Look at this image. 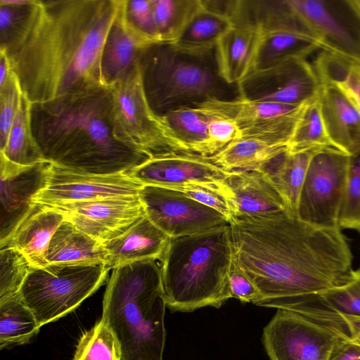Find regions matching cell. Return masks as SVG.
<instances>
[{"instance_id":"42","label":"cell","mask_w":360,"mask_h":360,"mask_svg":"<svg viewBox=\"0 0 360 360\" xmlns=\"http://www.w3.org/2000/svg\"><path fill=\"white\" fill-rule=\"evenodd\" d=\"M122 10L131 28L153 42H160L150 0H122Z\"/></svg>"},{"instance_id":"22","label":"cell","mask_w":360,"mask_h":360,"mask_svg":"<svg viewBox=\"0 0 360 360\" xmlns=\"http://www.w3.org/2000/svg\"><path fill=\"white\" fill-rule=\"evenodd\" d=\"M155 42L141 36L127 22L122 0L117 16L105 38L101 58L102 81L110 87L127 77L138 65L141 51Z\"/></svg>"},{"instance_id":"4","label":"cell","mask_w":360,"mask_h":360,"mask_svg":"<svg viewBox=\"0 0 360 360\" xmlns=\"http://www.w3.org/2000/svg\"><path fill=\"white\" fill-rule=\"evenodd\" d=\"M166 307L156 260L112 269L101 319L118 341L122 360H162Z\"/></svg>"},{"instance_id":"30","label":"cell","mask_w":360,"mask_h":360,"mask_svg":"<svg viewBox=\"0 0 360 360\" xmlns=\"http://www.w3.org/2000/svg\"><path fill=\"white\" fill-rule=\"evenodd\" d=\"M172 131L180 151L207 157L210 114L201 106H188L162 116Z\"/></svg>"},{"instance_id":"1","label":"cell","mask_w":360,"mask_h":360,"mask_svg":"<svg viewBox=\"0 0 360 360\" xmlns=\"http://www.w3.org/2000/svg\"><path fill=\"white\" fill-rule=\"evenodd\" d=\"M229 224L234 263L259 291L254 304L291 310L351 278L352 253L340 228L316 226L287 212L233 216Z\"/></svg>"},{"instance_id":"41","label":"cell","mask_w":360,"mask_h":360,"mask_svg":"<svg viewBox=\"0 0 360 360\" xmlns=\"http://www.w3.org/2000/svg\"><path fill=\"white\" fill-rule=\"evenodd\" d=\"M166 188V187H165ZM185 196L224 215L229 221L233 216L228 188L222 185L192 184L169 187Z\"/></svg>"},{"instance_id":"7","label":"cell","mask_w":360,"mask_h":360,"mask_svg":"<svg viewBox=\"0 0 360 360\" xmlns=\"http://www.w3.org/2000/svg\"><path fill=\"white\" fill-rule=\"evenodd\" d=\"M105 264H47L33 267L19 294L43 326L75 310L106 281Z\"/></svg>"},{"instance_id":"45","label":"cell","mask_w":360,"mask_h":360,"mask_svg":"<svg viewBox=\"0 0 360 360\" xmlns=\"http://www.w3.org/2000/svg\"><path fill=\"white\" fill-rule=\"evenodd\" d=\"M229 285L231 297L241 302L254 304L259 297V291L255 283L235 263L229 275Z\"/></svg>"},{"instance_id":"21","label":"cell","mask_w":360,"mask_h":360,"mask_svg":"<svg viewBox=\"0 0 360 360\" xmlns=\"http://www.w3.org/2000/svg\"><path fill=\"white\" fill-rule=\"evenodd\" d=\"M224 184L229 191L232 217L287 212L281 195L260 169L231 172Z\"/></svg>"},{"instance_id":"18","label":"cell","mask_w":360,"mask_h":360,"mask_svg":"<svg viewBox=\"0 0 360 360\" xmlns=\"http://www.w3.org/2000/svg\"><path fill=\"white\" fill-rule=\"evenodd\" d=\"M229 173L209 157L176 150L151 157L126 174L142 185L169 188L192 184L222 185Z\"/></svg>"},{"instance_id":"12","label":"cell","mask_w":360,"mask_h":360,"mask_svg":"<svg viewBox=\"0 0 360 360\" xmlns=\"http://www.w3.org/2000/svg\"><path fill=\"white\" fill-rule=\"evenodd\" d=\"M321 49L360 62V18L349 0H286Z\"/></svg>"},{"instance_id":"39","label":"cell","mask_w":360,"mask_h":360,"mask_svg":"<svg viewBox=\"0 0 360 360\" xmlns=\"http://www.w3.org/2000/svg\"><path fill=\"white\" fill-rule=\"evenodd\" d=\"M339 226L340 229L360 231V144L349 155L347 184Z\"/></svg>"},{"instance_id":"5","label":"cell","mask_w":360,"mask_h":360,"mask_svg":"<svg viewBox=\"0 0 360 360\" xmlns=\"http://www.w3.org/2000/svg\"><path fill=\"white\" fill-rule=\"evenodd\" d=\"M234 264L229 224L170 238L160 260L162 295L173 311L219 308L231 298L229 278Z\"/></svg>"},{"instance_id":"40","label":"cell","mask_w":360,"mask_h":360,"mask_svg":"<svg viewBox=\"0 0 360 360\" xmlns=\"http://www.w3.org/2000/svg\"><path fill=\"white\" fill-rule=\"evenodd\" d=\"M33 265L18 249L6 245L0 251V299L19 291Z\"/></svg>"},{"instance_id":"28","label":"cell","mask_w":360,"mask_h":360,"mask_svg":"<svg viewBox=\"0 0 360 360\" xmlns=\"http://www.w3.org/2000/svg\"><path fill=\"white\" fill-rule=\"evenodd\" d=\"M320 150L298 153L287 150L260 169L266 174L280 193L287 212L292 216L297 217L300 198L310 162Z\"/></svg>"},{"instance_id":"24","label":"cell","mask_w":360,"mask_h":360,"mask_svg":"<svg viewBox=\"0 0 360 360\" xmlns=\"http://www.w3.org/2000/svg\"><path fill=\"white\" fill-rule=\"evenodd\" d=\"M319 101L328 137L334 147L348 155L360 144V110L337 86H321Z\"/></svg>"},{"instance_id":"48","label":"cell","mask_w":360,"mask_h":360,"mask_svg":"<svg viewBox=\"0 0 360 360\" xmlns=\"http://www.w3.org/2000/svg\"><path fill=\"white\" fill-rule=\"evenodd\" d=\"M13 72L8 56L0 51V86H3Z\"/></svg>"},{"instance_id":"13","label":"cell","mask_w":360,"mask_h":360,"mask_svg":"<svg viewBox=\"0 0 360 360\" xmlns=\"http://www.w3.org/2000/svg\"><path fill=\"white\" fill-rule=\"evenodd\" d=\"M240 96L249 100L301 105L319 96L321 85L307 58L291 59L251 71L238 84Z\"/></svg>"},{"instance_id":"2","label":"cell","mask_w":360,"mask_h":360,"mask_svg":"<svg viewBox=\"0 0 360 360\" xmlns=\"http://www.w3.org/2000/svg\"><path fill=\"white\" fill-rule=\"evenodd\" d=\"M120 0H39L27 35L8 58L30 103L103 84V44Z\"/></svg>"},{"instance_id":"6","label":"cell","mask_w":360,"mask_h":360,"mask_svg":"<svg viewBox=\"0 0 360 360\" xmlns=\"http://www.w3.org/2000/svg\"><path fill=\"white\" fill-rule=\"evenodd\" d=\"M215 48L188 51L171 43L155 42L141 51L138 68L146 99L155 114L162 116L210 100L240 96L238 85L221 76Z\"/></svg>"},{"instance_id":"33","label":"cell","mask_w":360,"mask_h":360,"mask_svg":"<svg viewBox=\"0 0 360 360\" xmlns=\"http://www.w3.org/2000/svg\"><path fill=\"white\" fill-rule=\"evenodd\" d=\"M30 110V102L22 93L6 146L0 151L11 162L24 167L46 162L32 134Z\"/></svg>"},{"instance_id":"36","label":"cell","mask_w":360,"mask_h":360,"mask_svg":"<svg viewBox=\"0 0 360 360\" xmlns=\"http://www.w3.org/2000/svg\"><path fill=\"white\" fill-rule=\"evenodd\" d=\"M160 42L174 43L198 8L201 0H150Z\"/></svg>"},{"instance_id":"31","label":"cell","mask_w":360,"mask_h":360,"mask_svg":"<svg viewBox=\"0 0 360 360\" xmlns=\"http://www.w3.org/2000/svg\"><path fill=\"white\" fill-rule=\"evenodd\" d=\"M19 293L0 299V349L29 342L40 329Z\"/></svg>"},{"instance_id":"26","label":"cell","mask_w":360,"mask_h":360,"mask_svg":"<svg viewBox=\"0 0 360 360\" xmlns=\"http://www.w3.org/2000/svg\"><path fill=\"white\" fill-rule=\"evenodd\" d=\"M65 219V215L60 211L37 204L6 245L20 251L34 267L45 266L50 241Z\"/></svg>"},{"instance_id":"32","label":"cell","mask_w":360,"mask_h":360,"mask_svg":"<svg viewBox=\"0 0 360 360\" xmlns=\"http://www.w3.org/2000/svg\"><path fill=\"white\" fill-rule=\"evenodd\" d=\"M311 64L321 86H337L360 110V62L322 49Z\"/></svg>"},{"instance_id":"35","label":"cell","mask_w":360,"mask_h":360,"mask_svg":"<svg viewBox=\"0 0 360 360\" xmlns=\"http://www.w3.org/2000/svg\"><path fill=\"white\" fill-rule=\"evenodd\" d=\"M327 148L335 147L326 131L319 96L304 105L289 141L288 150L298 153Z\"/></svg>"},{"instance_id":"29","label":"cell","mask_w":360,"mask_h":360,"mask_svg":"<svg viewBox=\"0 0 360 360\" xmlns=\"http://www.w3.org/2000/svg\"><path fill=\"white\" fill-rule=\"evenodd\" d=\"M232 25L231 18L227 14L201 0L200 6L172 44L188 51H209L216 47Z\"/></svg>"},{"instance_id":"46","label":"cell","mask_w":360,"mask_h":360,"mask_svg":"<svg viewBox=\"0 0 360 360\" xmlns=\"http://www.w3.org/2000/svg\"><path fill=\"white\" fill-rule=\"evenodd\" d=\"M314 319L321 323L333 327L360 344V316L334 314L319 311Z\"/></svg>"},{"instance_id":"49","label":"cell","mask_w":360,"mask_h":360,"mask_svg":"<svg viewBox=\"0 0 360 360\" xmlns=\"http://www.w3.org/2000/svg\"><path fill=\"white\" fill-rule=\"evenodd\" d=\"M352 8L360 18V0H349Z\"/></svg>"},{"instance_id":"38","label":"cell","mask_w":360,"mask_h":360,"mask_svg":"<svg viewBox=\"0 0 360 360\" xmlns=\"http://www.w3.org/2000/svg\"><path fill=\"white\" fill-rule=\"evenodd\" d=\"M310 302L326 311L360 316V269L353 270L345 283L309 297Z\"/></svg>"},{"instance_id":"44","label":"cell","mask_w":360,"mask_h":360,"mask_svg":"<svg viewBox=\"0 0 360 360\" xmlns=\"http://www.w3.org/2000/svg\"><path fill=\"white\" fill-rule=\"evenodd\" d=\"M205 110L210 115L207 144V157H210L241 137L242 131L236 122Z\"/></svg>"},{"instance_id":"11","label":"cell","mask_w":360,"mask_h":360,"mask_svg":"<svg viewBox=\"0 0 360 360\" xmlns=\"http://www.w3.org/2000/svg\"><path fill=\"white\" fill-rule=\"evenodd\" d=\"M343 333L303 314L278 309L262 341L271 360H328Z\"/></svg>"},{"instance_id":"10","label":"cell","mask_w":360,"mask_h":360,"mask_svg":"<svg viewBox=\"0 0 360 360\" xmlns=\"http://www.w3.org/2000/svg\"><path fill=\"white\" fill-rule=\"evenodd\" d=\"M110 88L120 126L134 145L150 157L180 151L166 122L148 103L138 65Z\"/></svg>"},{"instance_id":"47","label":"cell","mask_w":360,"mask_h":360,"mask_svg":"<svg viewBox=\"0 0 360 360\" xmlns=\"http://www.w3.org/2000/svg\"><path fill=\"white\" fill-rule=\"evenodd\" d=\"M328 360H360V344L342 333Z\"/></svg>"},{"instance_id":"14","label":"cell","mask_w":360,"mask_h":360,"mask_svg":"<svg viewBox=\"0 0 360 360\" xmlns=\"http://www.w3.org/2000/svg\"><path fill=\"white\" fill-rule=\"evenodd\" d=\"M139 196L146 216L169 238L196 234L229 224L217 211L172 188L143 185Z\"/></svg>"},{"instance_id":"25","label":"cell","mask_w":360,"mask_h":360,"mask_svg":"<svg viewBox=\"0 0 360 360\" xmlns=\"http://www.w3.org/2000/svg\"><path fill=\"white\" fill-rule=\"evenodd\" d=\"M303 105H292L254 101L239 96L227 101L210 100L198 105L212 113L236 122L243 135L279 124Z\"/></svg>"},{"instance_id":"16","label":"cell","mask_w":360,"mask_h":360,"mask_svg":"<svg viewBox=\"0 0 360 360\" xmlns=\"http://www.w3.org/2000/svg\"><path fill=\"white\" fill-rule=\"evenodd\" d=\"M62 212L80 231L104 243L146 217L139 195L46 206Z\"/></svg>"},{"instance_id":"19","label":"cell","mask_w":360,"mask_h":360,"mask_svg":"<svg viewBox=\"0 0 360 360\" xmlns=\"http://www.w3.org/2000/svg\"><path fill=\"white\" fill-rule=\"evenodd\" d=\"M304 105L278 125L244 134L209 158L229 172L261 169L288 150L289 141Z\"/></svg>"},{"instance_id":"15","label":"cell","mask_w":360,"mask_h":360,"mask_svg":"<svg viewBox=\"0 0 360 360\" xmlns=\"http://www.w3.org/2000/svg\"><path fill=\"white\" fill-rule=\"evenodd\" d=\"M142 186L126 174H89L50 163L46 184L35 195L34 201L44 206H54L137 195Z\"/></svg>"},{"instance_id":"20","label":"cell","mask_w":360,"mask_h":360,"mask_svg":"<svg viewBox=\"0 0 360 360\" xmlns=\"http://www.w3.org/2000/svg\"><path fill=\"white\" fill-rule=\"evenodd\" d=\"M227 14L233 25L217 44L216 56L222 78L238 84L252 70L260 30L249 1H230Z\"/></svg>"},{"instance_id":"9","label":"cell","mask_w":360,"mask_h":360,"mask_svg":"<svg viewBox=\"0 0 360 360\" xmlns=\"http://www.w3.org/2000/svg\"><path fill=\"white\" fill-rule=\"evenodd\" d=\"M349 155L335 148L319 150L312 158L302 189L297 217L323 228H340Z\"/></svg>"},{"instance_id":"3","label":"cell","mask_w":360,"mask_h":360,"mask_svg":"<svg viewBox=\"0 0 360 360\" xmlns=\"http://www.w3.org/2000/svg\"><path fill=\"white\" fill-rule=\"evenodd\" d=\"M33 138L46 162L77 172L126 174L151 157L120 126L112 90L103 84L30 103Z\"/></svg>"},{"instance_id":"27","label":"cell","mask_w":360,"mask_h":360,"mask_svg":"<svg viewBox=\"0 0 360 360\" xmlns=\"http://www.w3.org/2000/svg\"><path fill=\"white\" fill-rule=\"evenodd\" d=\"M103 243L65 219L55 231L46 255L47 264H105Z\"/></svg>"},{"instance_id":"8","label":"cell","mask_w":360,"mask_h":360,"mask_svg":"<svg viewBox=\"0 0 360 360\" xmlns=\"http://www.w3.org/2000/svg\"><path fill=\"white\" fill-rule=\"evenodd\" d=\"M259 27L252 70L266 69L295 58H307L319 41L302 25L286 0L249 1Z\"/></svg>"},{"instance_id":"17","label":"cell","mask_w":360,"mask_h":360,"mask_svg":"<svg viewBox=\"0 0 360 360\" xmlns=\"http://www.w3.org/2000/svg\"><path fill=\"white\" fill-rule=\"evenodd\" d=\"M0 245L8 242L37 206L35 195L45 186L50 162L20 166L0 155Z\"/></svg>"},{"instance_id":"23","label":"cell","mask_w":360,"mask_h":360,"mask_svg":"<svg viewBox=\"0 0 360 360\" xmlns=\"http://www.w3.org/2000/svg\"><path fill=\"white\" fill-rule=\"evenodd\" d=\"M169 239L146 216L121 235L103 243L108 253L106 266L110 270L139 261H160Z\"/></svg>"},{"instance_id":"37","label":"cell","mask_w":360,"mask_h":360,"mask_svg":"<svg viewBox=\"0 0 360 360\" xmlns=\"http://www.w3.org/2000/svg\"><path fill=\"white\" fill-rule=\"evenodd\" d=\"M72 360H122L120 345L102 319L81 336Z\"/></svg>"},{"instance_id":"43","label":"cell","mask_w":360,"mask_h":360,"mask_svg":"<svg viewBox=\"0 0 360 360\" xmlns=\"http://www.w3.org/2000/svg\"><path fill=\"white\" fill-rule=\"evenodd\" d=\"M22 94L18 77L13 72L7 82L0 86V151L6 146Z\"/></svg>"},{"instance_id":"34","label":"cell","mask_w":360,"mask_h":360,"mask_svg":"<svg viewBox=\"0 0 360 360\" xmlns=\"http://www.w3.org/2000/svg\"><path fill=\"white\" fill-rule=\"evenodd\" d=\"M39 0H0V51L10 56L22 43L36 16Z\"/></svg>"}]
</instances>
